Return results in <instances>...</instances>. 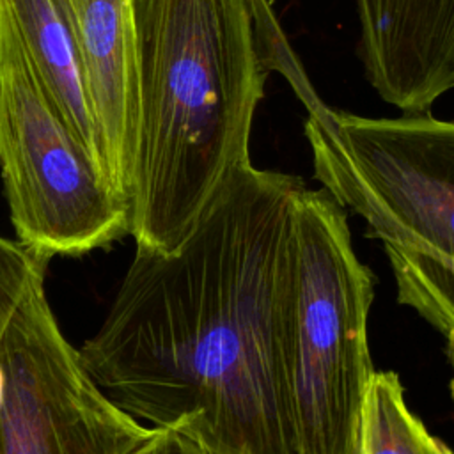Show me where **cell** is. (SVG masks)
I'll use <instances>...</instances> for the list:
<instances>
[{
    "label": "cell",
    "mask_w": 454,
    "mask_h": 454,
    "mask_svg": "<svg viewBox=\"0 0 454 454\" xmlns=\"http://www.w3.org/2000/svg\"><path fill=\"white\" fill-rule=\"evenodd\" d=\"M138 115L128 188L137 248L174 252L227 176L250 161L271 73L259 25L266 0H133Z\"/></svg>",
    "instance_id": "7a4b0ae2"
},
{
    "label": "cell",
    "mask_w": 454,
    "mask_h": 454,
    "mask_svg": "<svg viewBox=\"0 0 454 454\" xmlns=\"http://www.w3.org/2000/svg\"><path fill=\"white\" fill-rule=\"evenodd\" d=\"M0 27L12 39L28 71L62 122L83 145L112 186L101 135L89 101L80 53L64 2L0 0Z\"/></svg>",
    "instance_id": "ba28073f"
},
{
    "label": "cell",
    "mask_w": 454,
    "mask_h": 454,
    "mask_svg": "<svg viewBox=\"0 0 454 454\" xmlns=\"http://www.w3.org/2000/svg\"><path fill=\"white\" fill-rule=\"evenodd\" d=\"M48 261L34 255L18 241L0 236V337L9 317L18 305L32 275L46 266ZM2 369H0V399H2Z\"/></svg>",
    "instance_id": "8fae6325"
},
{
    "label": "cell",
    "mask_w": 454,
    "mask_h": 454,
    "mask_svg": "<svg viewBox=\"0 0 454 454\" xmlns=\"http://www.w3.org/2000/svg\"><path fill=\"white\" fill-rule=\"evenodd\" d=\"M397 286V300L442 333H454V259L383 243Z\"/></svg>",
    "instance_id": "30bf717a"
},
{
    "label": "cell",
    "mask_w": 454,
    "mask_h": 454,
    "mask_svg": "<svg viewBox=\"0 0 454 454\" xmlns=\"http://www.w3.org/2000/svg\"><path fill=\"white\" fill-rule=\"evenodd\" d=\"M314 177L383 243L454 259V121L307 110Z\"/></svg>",
    "instance_id": "277c9868"
},
{
    "label": "cell",
    "mask_w": 454,
    "mask_h": 454,
    "mask_svg": "<svg viewBox=\"0 0 454 454\" xmlns=\"http://www.w3.org/2000/svg\"><path fill=\"white\" fill-rule=\"evenodd\" d=\"M73 27L108 177L128 206L138 115L133 0H62Z\"/></svg>",
    "instance_id": "52a82bcc"
},
{
    "label": "cell",
    "mask_w": 454,
    "mask_h": 454,
    "mask_svg": "<svg viewBox=\"0 0 454 454\" xmlns=\"http://www.w3.org/2000/svg\"><path fill=\"white\" fill-rule=\"evenodd\" d=\"M358 454H454L408 408L401 380L374 371L360 411Z\"/></svg>",
    "instance_id": "9c48e42d"
},
{
    "label": "cell",
    "mask_w": 454,
    "mask_h": 454,
    "mask_svg": "<svg viewBox=\"0 0 454 454\" xmlns=\"http://www.w3.org/2000/svg\"><path fill=\"white\" fill-rule=\"evenodd\" d=\"M28 280L0 337V454H126L151 431L90 378L44 291Z\"/></svg>",
    "instance_id": "8992f818"
},
{
    "label": "cell",
    "mask_w": 454,
    "mask_h": 454,
    "mask_svg": "<svg viewBox=\"0 0 454 454\" xmlns=\"http://www.w3.org/2000/svg\"><path fill=\"white\" fill-rule=\"evenodd\" d=\"M0 176L16 241L80 255L128 234V206L62 122L0 27Z\"/></svg>",
    "instance_id": "5b68a950"
},
{
    "label": "cell",
    "mask_w": 454,
    "mask_h": 454,
    "mask_svg": "<svg viewBox=\"0 0 454 454\" xmlns=\"http://www.w3.org/2000/svg\"><path fill=\"white\" fill-rule=\"evenodd\" d=\"M126 454H215L199 436L183 427H151Z\"/></svg>",
    "instance_id": "7c38bea8"
},
{
    "label": "cell",
    "mask_w": 454,
    "mask_h": 454,
    "mask_svg": "<svg viewBox=\"0 0 454 454\" xmlns=\"http://www.w3.org/2000/svg\"><path fill=\"white\" fill-rule=\"evenodd\" d=\"M301 186L247 161L177 250H135L101 326L78 349L122 411L149 427H183L215 454H296L284 319Z\"/></svg>",
    "instance_id": "6da1fadb"
},
{
    "label": "cell",
    "mask_w": 454,
    "mask_h": 454,
    "mask_svg": "<svg viewBox=\"0 0 454 454\" xmlns=\"http://www.w3.org/2000/svg\"><path fill=\"white\" fill-rule=\"evenodd\" d=\"M284 374L296 454H358L374 372L367 317L374 277L356 257L344 207L301 186L293 213Z\"/></svg>",
    "instance_id": "3957f363"
}]
</instances>
